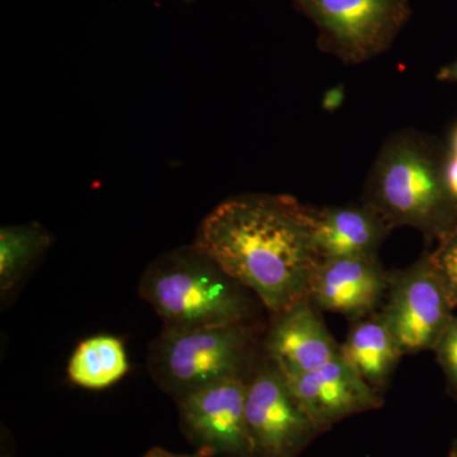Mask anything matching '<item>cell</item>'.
Wrapping results in <instances>:
<instances>
[{
    "label": "cell",
    "mask_w": 457,
    "mask_h": 457,
    "mask_svg": "<svg viewBox=\"0 0 457 457\" xmlns=\"http://www.w3.org/2000/svg\"><path fill=\"white\" fill-rule=\"evenodd\" d=\"M312 209L288 195L228 198L204 219L194 245L278 314L308 297L320 262Z\"/></svg>",
    "instance_id": "obj_1"
},
{
    "label": "cell",
    "mask_w": 457,
    "mask_h": 457,
    "mask_svg": "<svg viewBox=\"0 0 457 457\" xmlns=\"http://www.w3.org/2000/svg\"><path fill=\"white\" fill-rule=\"evenodd\" d=\"M447 149L414 130L385 141L366 182L362 203L393 228H417L438 239L457 228V201L447 187Z\"/></svg>",
    "instance_id": "obj_2"
},
{
    "label": "cell",
    "mask_w": 457,
    "mask_h": 457,
    "mask_svg": "<svg viewBox=\"0 0 457 457\" xmlns=\"http://www.w3.org/2000/svg\"><path fill=\"white\" fill-rule=\"evenodd\" d=\"M139 291L170 330L252 324L257 309L254 295L195 245L153 262Z\"/></svg>",
    "instance_id": "obj_3"
},
{
    "label": "cell",
    "mask_w": 457,
    "mask_h": 457,
    "mask_svg": "<svg viewBox=\"0 0 457 457\" xmlns=\"http://www.w3.org/2000/svg\"><path fill=\"white\" fill-rule=\"evenodd\" d=\"M252 324L170 330L156 338L149 368L168 393L179 400L227 378H249L254 368Z\"/></svg>",
    "instance_id": "obj_4"
},
{
    "label": "cell",
    "mask_w": 457,
    "mask_h": 457,
    "mask_svg": "<svg viewBox=\"0 0 457 457\" xmlns=\"http://www.w3.org/2000/svg\"><path fill=\"white\" fill-rule=\"evenodd\" d=\"M317 26L319 49L347 64L381 55L408 22L407 0H295Z\"/></svg>",
    "instance_id": "obj_5"
},
{
    "label": "cell",
    "mask_w": 457,
    "mask_h": 457,
    "mask_svg": "<svg viewBox=\"0 0 457 457\" xmlns=\"http://www.w3.org/2000/svg\"><path fill=\"white\" fill-rule=\"evenodd\" d=\"M245 414L257 457H295L320 432L266 356L249 375Z\"/></svg>",
    "instance_id": "obj_6"
},
{
    "label": "cell",
    "mask_w": 457,
    "mask_h": 457,
    "mask_svg": "<svg viewBox=\"0 0 457 457\" xmlns=\"http://www.w3.org/2000/svg\"><path fill=\"white\" fill-rule=\"evenodd\" d=\"M453 303L426 254L408 269L390 273L381 315L403 356L433 350L453 317Z\"/></svg>",
    "instance_id": "obj_7"
},
{
    "label": "cell",
    "mask_w": 457,
    "mask_h": 457,
    "mask_svg": "<svg viewBox=\"0 0 457 457\" xmlns=\"http://www.w3.org/2000/svg\"><path fill=\"white\" fill-rule=\"evenodd\" d=\"M248 378L218 381L179 400L188 432L209 450L233 457H257L246 422Z\"/></svg>",
    "instance_id": "obj_8"
},
{
    "label": "cell",
    "mask_w": 457,
    "mask_h": 457,
    "mask_svg": "<svg viewBox=\"0 0 457 457\" xmlns=\"http://www.w3.org/2000/svg\"><path fill=\"white\" fill-rule=\"evenodd\" d=\"M286 380L300 407L320 432L345 418L383 404L380 393L342 359L341 352L320 368Z\"/></svg>",
    "instance_id": "obj_9"
},
{
    "label": "cell",
    "mask_w": 457,
    "mask_h": 457,
    "mask_svg": "<svg viewBox=\"0 0 457 457\" xmlns=\"http://www.w3.org/2000/svg\"><path fill=\"white\" fill-rule=\"evenodd\" d=\"M389 284L390 273L378 260H323L312 273L308 297L318 311L354 323L380 312Z\"/></svg>",
    "instance_id": "obj_10"
},
{
    "label": "cell",
    "mask_w": 457,
    "mask_h": 457,
    "mask_svg": "<svg viewBox=\"0 0 457 457\" xmlns=\"http://www.w3.org/2000/svg\"><path fill=\"white\" fill-rule=\"evenodd\" d=\"M309 297L273 315L264 338V356L286 376L305 374L341 352Z\"/></svg>",
    "instance_id": "obj_11"
},
{
    "label": "cell",
    "mask_w": 457,
    "mask_h": 457,
    "mask_svg": "<svg viewBox=\"0 0 457 457\" xmlns=\"http://www.w3.org/2000/svg\"><path fill=\"white\" fill-rule=\"evenodd\" d=\"M312 236L320 261L378 260L393 228L365 203L312 209Z\"/></svg>",
    "instance_id": "obj_12"
},
{
    "label": "cell",
    "mask_w": 457,
    "mask_h": 457,
    "mask_svg": "<svg viewBox=\"0 0 457 457\" xmlns=\"http://www.w3.org/2000/svg\"><path fill=\"white\" fill-rule=\"evenodd\" d=\"M342 359L375 390L380 392L403 357L398 342L380 312L352 324L341 345Z\"/></svg>",
    "instance_id": "obj_13"
},
{
    "label": "cell",
    "mask_w": 457,
    "mask_h": 457,
    "mask_svg": "<svg viewBox=\"0 0 457 457\" xmlns=\"http://www.w3.org/2000/svg\"><path fill=\"white\" fill-rule=\"evenodd\" d=\"M125 347L112 336H96L78 345L69 361L68 375L74 384L87 389H104L128 374Z\"/></svg>",
    "instance_id": "obj_14"
},
{
    "label": "cell",
    "mask_w": 457,
    "mask_h": 457,
    "mask_svg": "<svg viewBox=\"0 0 457 457\" xmlns=\"http://www.w3.org/2000/svg\"><path fill=\"white\" fill-rule=\"evenodd\" d=\"M51 237L40 224L3 227L0 230V293H11L27 270L47 251Z\"/></svg>",
    "instance_id": "obj_15"
},
{
    "label": "cell",
    "mask_w": 457,
    "mask_h": 457,
    "mask_svg": "<svg viewBox=\"0 0 457 457\" xmlns=\"http://www.w3.org/2000/svg\"><path fill=\"white\" fill-rule=\"evenodd\" d=\"M453 308L457 306V228L437 239V246L426 253Z\"/></svg>",
    "instance_id": "obj_16"
},
{
    "label": "cell",
    "mask_w": 457,
    "mask_h": 457,
    "mask_svg": "<svg viewBox=\"0 0 457 457\" xmlns=\"http://www.w3.org/2000/svg\"><path fill=\"white\" fill-rule=\"evenodd\" d=\"M433 351L437 354L438 362L447 376L451 389L457 395V318H451Z\"/></svg>",
    "instance_id": "obj_17"
},
{
    "label": "cell",
    "mask_w": 457,
    "mask_h": 457,
    "mask_svg": "<svg viewBox=\"0 0 457 457\" xmlns=\"http://www.w3.org/2000/svg\"><path fill=\"white\" fill-rule=\"evenodd\" d=\"M445 176H446L447 187H449L451 196L457 201V156L450 154L449 152H447Z\"/></svg>",
    "instance_id": "obj_18"
},
{
    "label": "cell",
    "mask_w": 457,
    "mask_h": 457,
    "mask_svg": "<svg viewBox=\"0 0 457 457\" xmlns=\"http://www.w3.org/2000/svg\"><path fill=\"white\" fill-rule=\"evenodd\" d=\"M436 79L445 83H457V60L442 66L437 75H436Z\"/></svg>",
    "instance_id": "obj_19"
},
{
    "label": "cell",
    "mask_w": 457,
    "mask_h": 457,
    "mask_svg": "<svg viewBox=\"0 0 457 457\" xmlns=\"http://www.w3.org/2000/svg\"><path fill=\"white\" fill-rule=\"evenodd\" d=\"M447 152H449L450 154L457 156V125L455 126V129H453V132H451L450 145Z\"/></svg>",
    "instance_id": "obj_20"
},
{
    "label": "cell",
    "mask_w": 457,
    "mask_h": 457,
    "mask_svg": "<svg viewBox=\"0 0 457 457\" xmlns=\"http://www.w3.org/2000/svg\"><path fill=\"white\" fill-rule=\"evenodd\" d=\"M147 457H180V456H171V455H168V453H158V451H156V453H152V455H149Z\"/></svg>",
    "instance_id": "obj_21"
}]
</instances>
